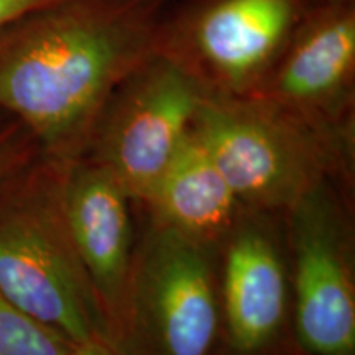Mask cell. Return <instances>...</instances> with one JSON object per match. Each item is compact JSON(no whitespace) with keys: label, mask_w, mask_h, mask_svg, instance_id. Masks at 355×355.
Listing matches in <instances>:
<instances>
[{"label":"cell","mask_w":355,"mask_h":355,"mask_svg":"<svg viewBox=\"0 0 355 355\" xmlns=\"http://www.w3.org/2000/svg\"><path fill=\"white\" fill-rule=\"evenodd\" d=\"M173 0H50L0 26V112L40 148L87 144L109 97L155 53Z\"/></svg>","instance_id":"obj_1"},{"label":"cell","mask_w":355,"mask_h":355,"mask_svg":"<svg viewBox=\"0 0 355 355\" xmlns=\"http://www.w3.org/2000/svg\"><path fill=\"white\" fill-rule=\"evenodd\" d=\"M318 0H181L158 28L155 53L204 94L252 96Z\"/></svg>","instance_id":"obj_2"},{"label":"cell","mask_w":355,"mask_h":355,"mask_svg":"<svg viewBox=\"0 0 355 355\" xmlns=\"http://www.w3.org/2000/svg\"><path fill=\"white\" fill-rule=\"evenodd\" d=\"M237 199L261 204L296 201L304 171L331 128L255 96H207L193 127Z\"/></svg>","instance_id":"obj_3"},{"label":"cell","mask_w":355,"mask_h":355,"mask_svg":"<svg viewBox=\"0 0 355 355\" xmlns=\"http://www.w3.org/2000/svg\"><path fill=\"white\" fill-rule=\"evenodd\" d=\"M202 99L196 79L158 53L119 84L89 141L127 194L150 196L193 127Z\"/></svg>","instance_id":"obj_4"},{"label":"cell","mask_w":355,"mask_h":355,"mask_svg":"<svg viewBox=\"0 0 355 355\" xmlns=\"http://www.w3.org/2000/svg\"><path fill=\"white\" fill-rule=\"evenodd\" d=\"M63 211L38 198L0 206V293L78 345L94 340L96 303Z\"/></svg>","instance_id":"obj_5"},{"label":"cell","mask_w":355,"mask_h":355,"mask_svg":"<svg viewBox=\"0 0 355 355\" xmlns=\"http://www.w3.org/2000/svg\"><path fill=\"white\" fill-rule=\"evenodd\" d=\"M355 71V0H318L252 96L334 127Z\"/></svg>","instance_id":"obj_6"},{"label":"cell","mask_w":355,"mask_h":355,"mask_svg":"<svg viewBox=\"0 0 355 355\" xmlns=\"http://www.w3.org/2000/svg\"><path fill=\"white\" fill-rule=\"evenodd\" d=\"M146 326L165 355H207L217 331L211 268L194 239L165 227L137 282Z\"/></svg>","instance_id":"obj_7"},{"label":"cell","mask_w":355,"mask_h":355,"mask_svg":"<svg viewBox=\"0 0 355 355\" xmlns=\"http://www.w3.org/2000/svg\"><path fill=\"white\" fill-rule=\"evenodd\" d=\"M296 324L301 343L318 355H354L355 301L336 219L319 196L303 194L293 222Z\"/></svg>","instance_id":"obj_8"},{"label":"cell","mask_w":355,"mask_h":355,"mask_svg":"<svg viewBox=\"0 0 355 355\" xmlns=\"http://www.w3.org/2000/svg\"><path fill=\"white\" fill-rule=\"evenodd\" d=\"M64 224L84 272L109 301L125 278L130 224L127 193L104 166H78L61 198Z\"/></svg>","instance_id":"obj_9"},{"label":"cell","mask_w":355,"mask_h":355,"mask_svg":"<svg viewBox=\"0 0 355 355\" xmlns=\"http://www.w3.org/2000/svg\"><path fill=\"white\" fill-rule=\"evenodd\" d=\"M282 263L263 235L245 232L229 248L224 304L235 347L250 352L275 334L285 313Z\"/></svg>","instance_id":"obj_10"},{"label":"cell","mask_w":355,"mask_h":355,"mask_svg":"<svg viewBox=\"0 0 355 355\" xmlns=\"http://www.w3.org/2000/svg\"><path fill=\"white\" fill-rule=\"evenodd\" d=\"M146 201L157 207L166 227L196 239L229 224L237 196L189 130Z\"/></svg>","instance_id":"obj_11"},{"label":"cell","mask_w":355,"mask_h":355,"mask_svg":"<svg viewBox=\"0 0 355 355\" xmlns=\"http://www.w3.org/2000/svg\"><path fill=\"white\" fill-rule=\"evenodd\" d=\"M71 345L0 293V355H71Z\"/></svg>","instance_id":"obj_12"},{"label":"cell","mask_w":355,"mask_h":355,"mask_svg":"<svg viewBox=\"0 0 355 355\" xmlns=\"http://www.w3.org/2000/svg\"><path fill=\"white\" fill-rule=\"evenodd\" d=\"M37 141L26 128L15 119L0 123V186L24 165Z\"/></svg>","instance_id":"obj_13"},{"label":"cell","mask_w":355,"mask_h":355,"mask_svg":"<svg viewBox=\"0 0 355 355\" xmlns=\"http://www.w3.org/2000/svg\"><path fill=\"white\" fill-rule=\"evenodd\" d=\"M50 0H0V26Z\"/></svg>","instance_id":"obj_14"},{"label":"cell","mask_w":355,"mask_h":355,"mask_svg":"<svg viewBox=\"0 0 355 355\" xmlns=\"http://www.w3.org/2000/svg\"><path fill=\"white\" fill-rule=\"evenodd\" d=\"M71 355H112L107 349L102 347L96 340H89V343L78 344L73 347Z\"/></svg>","instance_id":"obj_15"},{"label":"cell","mask_w":355,"mask_h":355,"mask_svg":"<svg viewBox=\"0 0 355 355\" xmlns=\"http://www.w3.org/2000/svg\"><path fill=\"white\" fill-rule=\"evenodd\" d=\"M0 123H2V122H0Z\"/></svg>","instance_id":"obj_16"}]
</instances>
